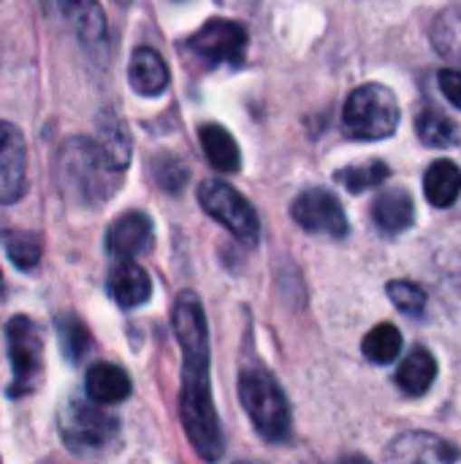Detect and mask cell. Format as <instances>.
Returning <instances> with one entry per match:
<instances>
[{
  "label": "cell",
  "instance_id": "obj_16",
  "mask_svg": "<svg viewBox=\"0 0 461 464\" xmlns=\"http://www.w3.org/2000/svg\"><path fill=\"white\" fill-rule=\"evenodd\" d=\"M84 392L98 405H117V402H125L130 397L133 386H130V378L125 375V370L101 362V364L90 367L87 381H84Z\"/></svg>",
  "mask_w": 461,
  "mask_h": 464
},
{
  "label": "cell",
  "instance_id": "obj_26",
  "mask_svg": "<svg viewBox=\"0 0 461 464\" xmlns=\"http://www.w3.org/2000/svg\"><path fill=\"white\" fill-rule=\"evenodd\" d=\"M57 334H60V345L65 351L68 359L79 362L87 351H90V332L84 329V324L73 315H62L54 321Z\"/></svg>",
  "mask_w": 461,
  "mask_h": 464
},
{
  "label": "cell",
  "instance_id": "obj_22",
  "mask_svg": "<svg viewBox=\"0 0 461 464\" xmlns=\"http://www.w3.org/2000/svg\"><path fill=\"white\" fill-rule=\"evenodd\" d=\"M361 351L375 364H391L402 353V334L394 324H380L364 337Z\"/></svg>",
  "mask_w": 461,
  "mask_h": 464
},
{
  "label": "cell",
  "instance_id": "obj_2",
  "mask_svg": "<svg viewBox=\"0 0 461 464\" xmlns=\"http://www.w3.org/2000/svg\"><path fill=\"white\" fill-rule=\"evenodd\" d=\"M122 171L106 158L98 141L73 136L60 147L57 155V182L68 201L79 207H98L114 196Z\"/></svg>",
  "mask_w": 461,
  "mask_h": 464
},
{
  "label": "cell",
  "instance_id": "obj_30",
  "mask_svg": "<svg viewBox=\"0 0 461 464\" xmlns=\"http://www.w3.org/2000/svg\"><path fill=\"white\" fill-rule=\"evenodd\" d=\"M440 90L448 98V103L461 109V71H456V68L440 71Z\"/></svg>",
  "mask_w": 461,
  "mask_h": 464
},
{
  "label": "cell",
  "instance_id": "obj_12",
  "mask_svg": "<svg viewBox=\"0 0 461 464\" xmlns=\"http://www.w3.org/2000/svg\"><path fill=\"white\" fill-rule=\"evenodd\" d=\"M152 245V220L144 212H125L106 234V247L120 261H133Z\"/></svg>",
  "mask_w": 461,
  "mask_h": 464
},
{
  "label": "cell",
  "instance_id": "obj_15",
  "mask_svg": "<svg viewBox=\"0 0 461 464\" xmlns=\"http://www.w3.org/2000/svg\"><path fill=\"white\" fill-rule=\"evenodd\" d=\"M128 79L130 87L144 95V98H155L168 87V68L163 63V57L149 49V46H139L130 54V65H128Z\"/></svg>",
  "mask_w": 461,
  "mask_h": 464
},
{
  "label": "cell",
  "instance_id": "obj_10",
  "mask_svg": "<svg viewBox=\"0 0 461 464\" xmlns=\"http://www.w3.org/2000/svg\"><path fill=\"white\" fill-rule=\"evenodd\" d=\"M27 188V147L16 125L0 120V204H14Z\"/></svg>",
  "mask_w": 461,
  "mask_h": 464
},
{
  "label": "cell",
  "instance_id": "obj_5",
  "mask_svg": "<svg viewBox=\"0 0 461 464\" xmlns=\"http://www.w3.org/2000/svg\"><path fill=\"white\" fill-rule=\"evenodd\" d=\"M57 430L62 443L76 454H98L111 446L120 432L117 419L90 397L68 400L57 413Z\"/></svg>",
  "mask_w": 461,
  "mask_h": 464
},
{
  "label": "cell",
  "instance_id": "obj_13",
  "mask_svg": "<svg viewBox=\"0 0 461 464\" xmlns=\"http://www.w3.org/2000/svg\"><path fill=\"white\" fill-rule=\"evenodd\" d=\"M52 5L65 22L73 27L84 46H103L106 44V16L98 0H43Z\"/></svg>",
  "mask_w": 461,
  "mask_h": 464
},
{
  "label": "cell",
  "instance_id": "obj_23",
  "mask_svg": "<svg viewBox=\"0 0 461 464\" xmlns=\"http://www.w3.org/2000/svg\"><path fill=\"white\" fill-rule=\"evenodd\" d=\"M416 130H418V139L429 147H451L456 144L459 139V128L451 117L435 111V109H424L418 114V122H416Z\"/></svg>",
  "mask_w": 461,
  "mask_h": 464
},
{
  "label": "cell",
  "instance_id": "obj_33",
  "mask_svg": "<svg viewBox=\"0 0 461 464\" xmlns=\"http://www.w3.org/2000/svg\"><path fill=\"white\" fill-rule=\"evenodd\" d=\"M114 3H117V5H128L130 0H114Z\"/></svg>",
  "mask_w": 461,
  "mask_h": 464
},
{
  "label": "cell",
  "instance_id": "obj_21",
  "mask_svg": "<svg viewBox=\"0 0 461 464\" xmlns=\"http://www.w3.org/2000/svg\"><path fill=\"white\" fill-rule=\"evenodd\" d=\"M98 125H101L98 128V144H101V150L114 163V169L125 171L128 163H130V136L125 130V122L114 111H106Z\"/></svg>",
  "mask_w": 461,
  "mask_h": 464
},
{
  "label": "cell",
  "instance_id": "obj_8",
  "mask_svg": "<svg viewBox=\"0 0 461 464\" xmlns=\"http://www.w3.org/2000/svg\"><path fill=\"white\" fill-rule=\"evenodd\" d=\"M247 49V30L231 19H209L198 33L190 35L187 52L204 65H239Z\"/></svg>",
  "mask_w": 461,
  "mask_h": 464
},
{
  "label": "cell",
  "instance_id": "obj_19",
  "mask_svg": "<svg viewBox=\"0 0 461 464\" xmlns=\"http://www.w3.org/2000/svg\"><path fill=\"white\" fill-rule=\"evenodd\" d=\"M435 378H437V362L427 348H416L397 370V386L410 397L427 394Z\"/></svg>",
  "mask_w": 461,
  "mask_h": 464
},
{
  "label": "cell",
  "instance_id": "obj_1",
  "mask_svg": "<svg viewBox=\"0 0 461 464\" xmlns=\"http://www.w3.org/2000/svg\"><path fill=\"white\" fill-rule=\"evenodd\" d=\"M174 332L185 353L179 402L182 424L196 454L215 464L223 457V432L209 383V329L201 299L193 291H182L174 302Z\"/></svg>",
  "mask_w": 461,
  "mask_h": 464
},
{
  "label": "cell",
  "instance_id": "obj_28",
  "mask_svg": "<svg viewBox=\"0 0 461 464\" xmlns=\"http://www.w3.org/2000/svg\"><path fill=\"white\" fill-rule=\"evenodd\" d=\"M389 299L405 313V315H421L427 307V294L410 283V280H394L389 283Z\"/></svg>",
  "mask_w": 461,
  "mask_h": 464
},
{
  "label": "cell",
  "instance_id": "obj_20",
  "mask_svg": "<svg viewBox=\"0 0 461 464\" xmlns=\"http://www.w3.org/2000/svg\"><path fill=\"white\" fill-rule=\"evenodd\" d=\"M424 193L435 207H451L461 193V171L454 160H437L424 177Z\"/></svg>",
  "mask_w": 461,
  "mask_h": 464
},
{
  "label": "cell",
  "instance_id": "obj_32",
  "mask_svg": "<svg viewBox=\"0 0 461 464\" xmlns=\"http://www.w3.org/2000/svg\"><path fill=\"white\" fill-rule=\"evenodd\" d=\"M3 294H5V283H3V272H0V299H3Z\"/></svg>",
  "mask_w": 461,
  "mask_h": 464
},
{
  "label": "cell",
  "instance_id": "obj_6",
  "mask_svg": "<svg viewBox=\"0 0 461 464\" xmlns=\"http://www.w3.org/2000/svg\"><path fill=\"white\" fill-rule=\"evenodd\" d=\"M198 204L204 212L217 220L223 228H228L239 242L245 245H258L261 237V223L253 209V204L228 182L220 179H204L198 185Z\"/></svg>",
  "mask_w": 461,
  "mask_h": 464
},
{
  "label": "cell",
  "instance_id": "obj_29",
  "mask_svg": "<svg viewBox=\"0 0 461 464\" xmlns=\"http://www.w3.org/2000/svg\"><path fill=\"white\" fill-rule=\"evenodd\" d=\"M155 179L163 190L168 193H177L182 190V185L187 182V169L179 158H171V155H163L155 160Z\"/></svg>",
  "mask_w": 461,
  "mask_h": 464
},
{
  "label": "cell",
  "instance_id": "obj_14",
  "mask_svg": "<svg viewBox=\"0 0 461 464\" xmlns=\"http://www.w3.org/2000/svg\"><path fill=\"white\" fill-rule=\"evenodd\" d=\"M109 294L122 310H133V307H141L144 302H149L152 280L139 264L120 261L109 275Z\"/></svg>",
  "mask_w": 461,
  "mask_h": 464
},
{
  "label": "cell",
  "instance_id": "obj_17",
  "mask_svg": "<svg viewBox=\"0 0 461 464\" xmlns=\"http://www.w3.org/2000/svg\"><path fill=\"white\" fill-rule=\"evenodd\" d=\"M372 220L378 223V228L383 234H402L413 226L416 220V207L408 190L394 188L386 190L375 198L372 204Z\"/></svg>",
  "mask_w": 461,
  "mask_h": 464
},
{
  "label": "cell",
  "instance_id": "obj_25",
  "mask_svg": "<svg viewBox=\"0 0 461 464\" xmlns=\"http://www.w3.org/2000/svg\"><path fill=\"white\" fill-rule=\"evenodd\" d=\"M389 174L391 171L383 160H370V163H359V166H348V169L337 171V182L342 188H348L351 193H364V190L386 182Z\"/></svg>",
  "mask_w": 461,
  "mask_h": 464
},
{
  "label": "cell",
  "instance_id": "obj_3",
  "mask_svg": "<svg viewBox=\"0 0 461 464\" xmlns=\"http://www.w3.org/2000/svg\"><path fill=\"white\" fill-rule=\"evenodd\" d=\"M239 400L264 440L285 443L291 438V405L280 383L266 370L253 367L239 375Z\"/></svg>",
  "mask_w": 461,
  "mask_h": 464
},
{
  "label": "cell",
  "instance_id": "obj_7",
  "mask_svg": "<svg viewBox=\"0 0 461 464\" xmlns=\"http://www.w3.org/2000/svg\"><path fill=\"white\" fill-rule=\"evenodd\" d=\"M5 340H8V356L14 370V383L8 394L19 400L35 392L43 375V340L35 324L24 315H16L5 324Z\"/></svg>",
  "mask_w": 461,
  "mask_h": 464
},
{
  "label": "cell",
  "instance_id": "obj_9",
  "mask_svg": "<svg viewBox=\"0 0 461 464\" xmlns=\"http://www.w3.org/2000/svg\"><path fill=\"white\" fill-rule=\"evenodd\" d=\"M293 220L318 237H331V239H342L348 234V218L342 204L337 201L334 193L323 190V188H310L304 190L293 207H291Z\"/></svg>",
  "mask_w": 461,
  "mask_h": 464
},
{
  "label": "cell",
  "instance_id": "obj_27",
  "mask_svg": "<svg viewBox=\"0 0 461 464\" xmlns=\"http://www.w3.org/2000/svg\"><path fill=\"white\" fill-rule=\"evenodd\" d=\"M5 253L22 272H30L41 261V242L33 234H5Z\"/></svg>",
  "mask_w": 461,
  "mask_h": 464
},
{
  "label": "cell",
  "instance_id": "obj_18",
  "mask_svg": "<svg viewBox=\"0 0 461 464\" xmlns=\"http://www.w3.org/2000/svg\"><path fill=\"white\" fill-rule=\"evenodd\" d=\"M198 139H201V147H204L206 160H209L217 171H223V174L239 171V166H242L239 147H236L234 136H231L223 125H215V122L201 125V128H198Z\"/></svg>",
  "mask_w": 461,
  "mask_h": 464
},
{
  "label": "cell",
  "instance_id": "obj_24",
  "mask_svg": "<svg viewBox=\"0 0 461 464\" xmlns=\"http://www.w3.org/2000/svg\"><path fill=\"white\" fill-rule=\"evenodd\" d=\"M435 46L446 54L461 60V0H456L454 5H448L437 22H435Z\"/></svg>",
  "mask_w": 461,
  "mask_h": 464
},
{
  "label": "cell",
  "instance_id": "obj_11",
  "mask_svg": "<svg viewBox=\"0 0 461 464\" xmlns=\"http://www.w3.org/2000/svg\"><path fill=\"white\" fill-rule=\"evenodd\" d=\"M389 464H461V451L429 432H405L389 449Z\"/></svg>",
  "mask_w": 461,
  "mask_h": 464
},
{
  "label": "cell",
  "instance_id": "obj_31",
  "mask_svg": "<svg viewBox=\"0 0 461 464\" xmlns=\"http://www.w3.org/2000/svg\"><path fill=\"white\" fill-rule=\"evenodd\" d=\"M337 464H370V462H367L364 457H356V454H353V457H342Z\"/></svg>",
  "mask_w": 461,
  "mask_h": 464
},
{
  "label": "cell",
  "instance_id": "obj_4",
  "mask_svg": "<svg viewBox=\"0 0 461 464\" xmlns=\"http://www.w3.org/2000/svg\"><path fill=\"white\" fill-rule=\"evenodd\" d=\"M345 130L359 141H380L399 128V103L383 84H361L351 92L342 114Z\"/></svg>",
  "mask_w": 461,
  "mask_h": 464
}]
</instances>
